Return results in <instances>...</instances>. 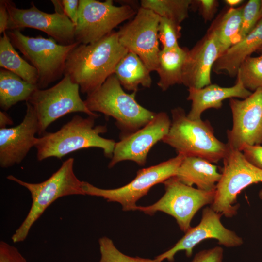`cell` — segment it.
Returning <instances> with one entry per match:
<instances>
[{
    "label": "cell",
    "mask_w": 262,
    "mask_h": 262,
    "mask_svg": "<svg viewBox=\"0 0 262 262\" xmlns=\"http://www.w3.org/2000/svg\"><path fill=\"white\" fill-rule=\"evenodd\" d=\"M129 51L113 31L100 40L79 44L68 55L64 75L77 84L82 93L88 95L100 87L114 74L119 60Z\"/></svg>",
    "instance_id": "1"
},
{
    "label": "cell",
    "mask_w": 262,
    "mask_h": 262,
    "mask_svg": "<svg viewBox=\"0 0 262 262\" xmlns=\"http://www.w3.org/2000/svg\"><path fill=\"white\" fill-rule=\"evenodd\" d=\"M96 118L75 115L57 131L46 132L36 138L34 147L38 161L52 157L62 159L74 151L90 147L101 148L107 157L111 158L116 142L100 135L107 131V127L95 126Z\"/></svg>",
    "instance_id": "2"
},
{
    "label": "cell",
    "mask_w": 262,
    "mask_h": 262,
    "mask_svg": "<svg viewBox=\"0 0 262 262\" xmlns=\"http://www.w3.org/2000/svg\"><path fill=\"white\" fill-rule=\"evenodd\" d=\"M171 124L162 141L178 154L203 158L213 164L223 159L229 147L215 136L208 121L189 118L180 107L171 110Z\"/></svg>",
    "instance_id": "3"
},
{
    "label": "cell",
    "mask_w": 262,
    "mask_h": 262,
    "mask_svg": "<svg viewBox=\"0 0 262 262\" xmlns=\"http://www.w3.org/2000/svg\"><path fill=\"white\" fill-rule=\"evenodd\" d=\"M136 93H126L113 74L100 87L87 95L84 102L90 111L115 119L123 137L144 127L156 115L137 102Z\"/></svg>",
    "instance_id": "4"
},
{
    "label": "cell",
    "mask_w": 262,
    "mask_h": 262,
    "mask_svg": "<svg viewBox=\"0 0 262 262\" xmlns=\"http://www.w3.org/2000/svg\"><path fill=\"white\" fill-rule=\"evenodd\" d=\"M74 161L73 158L67 159L49 178L40 183L27 182L12 175L6 177L27 189L32 200L26 217L11 237L14 243L24 241L34 223L59 198L69 195H85L82 189V181L74 173Z\"/></svg>",
    "instance_id": "5"
},
{
    "label": "cell",
    "mask_w": 262,
    "mask_h": 262,
    "mask_svg": "<svg viewBox=\"0 0 262 262\" xmlns=\"http://www.w3.org/2000/svg\"><path fill=\"white\" fill-rule=\"evenodd\" d=\"M7 34L13 46L18 49L36 69L38 89H44L64 74L66 59L80 43L64 45L49 37L24 35L20 30H10Z\"/></svg>",
    "instance_id": "6"
},
{
    "label": "cell",
    "mask_w": 262,
    "mask_h": 262,
    "mask_svg": "<svg viewBox=\"0 0 262 262\" xmlns=\"http://www.w3.org/2000/svg\"><path fill=\"white\" fill-rule=\"evenodd\" d=\"M222 160L221 178L210 207L225 217L232 218L240 206L238 195L250 185L262 182V170L249 163L242 151L229 147Z\"/></svg>",
    "instance_id": "7"
},
{
    "label": "cell",
    "mask_w": 262,
    "mask_h": 262,
    "mask_svg": "<svg viewBox=\"0 0 262 262\" xmlns=\"http://www.w3.org/2000/svg\"><path fill=\"white\" fill-rule=\"evenodd\" d=\"M79 85L67 76L52 87L37 89L26 101L33 107L38 122L39 135L60 117L71 113L82 112L95 117L98 114L90 111L81 98Z\"/></svg>",
    "instance_id": "8"
},
{
    "label": "cell",
    "mask_w": 262,
    "mask_h": 262,
    "mask_svg": "<svg viewBox=\"0 0 262 262\" xmlns=\"http://www.w3.org/2000/svg\"><path fill=\"white\" fill-rule=\"evenodd\" d=\"M165 193L153 204L137 206L136 210L152 215L162 212L172 217L181 231L186 232L191 227V222L196 213L202 207L211 205L215 190L206 191L188 186L172 176L163 183Z\"/></svg>",
    "instance_id": "9"
},
{
    "label": "cell",
    "mask_w": 262,
    "mask_h": 262,
    "mask_svg": "<svg viewBox=\"0 0 262 262\" xmlns=\"http://www.w3.org/2000/svg\"><path fill=\"white\" fill-rule=\"evenodd\" d=\"M184 157L178 154L158 164L141 169L137 171L132 181L118 188L101 189L83 181L82 189L85 195L102 197L108 202L119 203L124 211L136 210V202L147 195L152 187L163 183L176 175Z\"/></svg>",
    "instance_id": "10"
},
{
    "label": "cell",
    "mask_w": 262,
    "mask_h": 262,
    "mask_svg": "<svg viewBox=\"0 0 262 262\" xmlns=\"http://www.w3.org/2000/svg\"><path fill=\"white\" fill-rule=\"evenodd\" d=\"M137 12L129 4L115 6L112 0H80L75 40L82 44L95 42L123 22L133 17Z\"/></svg>",
    "instance_id": "11"
},
{
    "label": "cell",
    "mask_w": 262,
    "mask_h": 262,
    "mask_svg": "<svg viewBox=\"0 0 262 262\" xmlns=\"http://www.w3.org/2000/svg\"><path fill=\"white\" fill-rule=\"evenodd\" d=\"M160 16L140 7L133 18L117 32L119 41L137 54L149 70L156 71L161 51L158 36Z\"/></svg>",
    "instance_id": "12"
},
{
    "label": "cell",
    "mask_w": 262,
    "mask_h": 262,
    "mask_svg": "<svg viewBox=\"0 0 262 262\" xmlns=\"http://www.w3.org/2000/svg\"><path fill=\"white\" fill-rule=\"evenodd\" d=\"M233 124L227 131L228 146L242 151L245 145L262 144V88L247 98L229 99Z\"/></svg>",
    "instance_id": "13"
},
{
    "label": "cell",
    "mask_w": 262,
    "mask_h": 262,
    "mask_svg": "<svg viewBox=\"0 0 262 262\" xmlns=\"http://www.w3.org/2000/svg\"><path fill=\"white\" fill-rule=\"evenodd\" d=\"M222 216L211 207L204 208L200 222L191 227L173 247L155 258L161 262L167 260L173 262L176 254L180 251H184L186 256L190 257L197 245L210 239H215L219 245L228 248L242 245L243 238L223 225L221 221Z\"/></svg>",
    "instance_id": "14"
},
{
    "label": "cell",
    "mask_w": 262,
    "mask_h": 262,
    "mask_svg": "<svg viewBox=\"0 0 262 262\" xmlns=\"http://www.w3.org/2000/svg\"><path fill=\"white\" fill-rule=\"evenodd\" d=\"M9 19L7 30L30 28L47 33L57 43L69 45L76 41L75 25L64 13H48L38 9L33 2L28 9L17 8L11 0H4Z\"/></svg>",
    "instance_id": "15"
},
{
    "label": "cell",
    "mask_w": 262,
    "mask_h": 262,
    "mask_svg": "<svg viewBox=\"0 0 262 262\" xmlns=\"http://www.w3.org/2000/svg\"><path fill=\"white\" fill-rule=\"evenodd\" d=\"M171 124L166 113H156L154 118L144 127L116 142L108 167L112 168L125 160L144 165L149 150L158 141H162L168 132Z\"/></svg>",
    "instance_id": "16"
},
{
    "label": "cell",
    "mask_w": 262,
    "mask_h": 262,
    "mask_svg": "<svg viewBox=\"0 0 262 262\" xmlns=\"http://www.w3.org/2000/svg\"><path fill=\"white\" fill-rule=\"evenodd\" d=\"M22 121L11 128L0 129V166L5 168L20 163L34 147L38 122L32 106L26 102Z\"/></svg>",
    "instance_id": "17"
},
{
    "label": "cell",
    "mask_w": 262,
    "mask_h": 262,
    "mask_svg": "<svg viewBox=\"0 0 262 262\" xmlns=\"http://www.w3.org/2000/svg\"><path fill=\"white\" fill-rule=\"evenodd\" d=\"M220 55L215 36L209 28L205 35L189 50L183 69L182 84L188 88H201L212 84L211 71Z\"/></svg>",
    "instance_id": "18"
},
{
    "label": "cell",
    "mask_w": 262,
    "mask_h": 262,
    "mask_svg": "<svg viewBox=\"0 0 262 262\" xmlns=\"http://www.w3.org/2000/svg\"><path fill=\"white\" fill-rule=\"evenodd\" d=\"M188 91L187 99L191 101L192 104L187 115L192 120L201 119L202 114L208 109L221 108L223 101L225 99H245L252 93L245 88L241 80L237 77L236 83L231 87H221L212 83L201 88H189Z\"/></svg>",
    "instance_id": "19"
},
{
    "label": "cell",
    "mask_w": 262,
    "mask_h": 262,
    "mask_svg": "<svg viewBox=\"0 0 262 262\" xmlns=\"http://www.w3.org/2000/svg\"><path fill=\"white\" fill-rule=\"evenodd\" d=\"M262 47V18L244 38L232 45L214 63L212 70L217 74L237 76L238 69L247 57Z\"/></svg>",
    "instance_id": "20"
},
{
    "label": "cell",
    "mask_w": 262,
    "mask_h": 262,
    "mask_svg": "<svg viewBox=\"0 0 262 262\" xmlns=\"http://www.w3.org/2000/svg\"><path fill=\"white\" fill-rule=\"evenodd\" d=\"M175 176L184 184L206 191L215 190L216 185L221 178V173L217 167L203 158L184 157L178 168Z\"/></svg>",
    "instance_id": "21"
},
{
    "label": "cell",
    "mask_w": 262,
    "mask_h": 262,
    "mask_svg": "<svg viewBox=\"0 0 262 262\" xmlns=\"http://www.w3.org/2000/svg\"><path fill=\"white\" fill-rule=\"evenodd\" d=\"M150 72L137 54L129 51L116 65L114 74L125 89L137 92L139 85L151 87Z\"/></svg>",
    "instance_id": "22"
},
{
    "label": "cell",
    "mask_w": 262,
    "mask_h": 262,
    "mask_svg": "<svg viewBox=\"0 0 262 262\" xmlns=\"http://www.w3.org/2000/svg\"><path fill=\"white\" fill-rule=\"evenodd\" d=\"M189 50L180 46L170 49H161L156 71L159 77L157 85L162 91L175 84H182L183 69Z\"/></svg>",
    "instance_id": "23"
},
{
    "label": "cell",
    "mask_w": 262,
    "mask_h": 262,
    "mask_svg": "<svg viewBox=\"0 0 262 262\" xmlns=\"http://www.w3.org/2000/svg\"><path fill=\"white\" fill-rule=\"evenodd\" d=\"M38 89L17 75L3 68L0 70V106L7 111L19 101H27Z\"/></svg>",
    "instance_id": "24"
},
{
    "label": "cell",
    "mask_w": 262,
    "mask_h": 262,
    "mask_svg": "<svg viewBox=\"0 0 262 262\" xmlns=\"http://www.w3.org/2000/svg\"><path fill=\"white\" fill-rule=\"evenodd\" d=\"M242 8V6L229 7L210 27L215 36L220 55L238 41L241 27Z\"/></svg>",
    "instance_id": "25"
},
{
    "label": "cell",
    "mask_w": 262,
    "mask_h": 262,
    "mask_svg": "<svg viewBox=\"0 0 262 262\" xmlns=\"http://www.w3.org/2000/svg\"><path fill=\"white\" fill-rule=\"evenodd\" d=\"M0 66L37 86L38 75L36 69L18 54L6 32L0 37Z\"/></svg>",
    "instance_id": "26"
},
{
    "label": "cell",
    "mask_w": 262,
    "mask_h": 262,
    "mask_svg": "<svg viewBox=\"0 0 262 262\" xmlns=\"http://www.w3.org/2000/svg\"><path fill=\"white\" fill-rule=\"evenodd\" d=\"M191 3L192 0H142L140 7L181 24L188 17Z\"/></svg>",
    "instance_id": "27"
},
{
    "label": "cell",
    "mask_w": 262,
    "mask_h": 262,
    "mask_svg": "<svg viewBox=\"0 0 262 262\" xmlns=\"http://www.w3.org/2000/svg\"><path fill=\"white\" fill-rule=\"evenodd\" d=\"M250 91L262 88V54L249 56L241 65L236 76Z\"/></svg>",
    "instance_id": "28"
},
{
    "label": "cell",
    "mask_w": 262,
    "mask_h": 262,
    "mask_svg": "<svg viewBox=\"0 0 262 262\" xmlns=\"http://www.w3.org/2000/svg\"><path fill=\"white\" fill-rule=\"evenodd\" d=\"M98 243L101 254L99 262H162L156 258L149 259L126 255L118 250L112 240L106 236L100 238Z\"/></svg>",
    "instance_id": "29"
},
{
    "label": "cell",
    "mask_w": 262,
    "mask_h": 262,
    "mask_svg": "<svg viewBox=\"0 0 262 262\" xmlns=\"http://www.w3.org/2000/svg\"><path fill=\"white\" fill-rule=\"evenodd\" d=\"M181 26L172 20L160 17L158 28L159 41L162 49H170L179 47L178 40L181 37Z\"/></svg>",
    "instance_id": "30"
},
{
    "label": "cell",
    "mask_w": 262,
    "mask_h": 262,
    "mask_svg": "<svg viewBox=\"0 0 262 262\" xmlns=\"http://www.w3.org/2000/svg\"><path fill=\"white\" fill-rule=\"evenodd\" d=\"M260 7L259 0H249L242 6L241 27L238 41L247 35L259 21Z\"/></svg>",
    "instance_id": "31"
},
{
    "label": "cell",
    "mask_w": 262,
    "mask_h": 262,
    "mask_svg": "<svg viewBox=\"0 0 262 262\" xmlns=\"http://www.w3.org/2000/svg\"><path fill=\"white\" fill-rule=\"evenodd\" d=\"M219 6L216 0H192L190 8L197 10L205 22L214 17Z\"/></svg>",
    "instance_id": "32"
},
{
    "label": "cell",
    "mask_w": 262,
    "mask_h": 262,
    "mask_svg": "<svg viewBox=\"0 0 262 262\" xmlns=\"http://www.w3.org/2000/svg\"><path fill=\"white\" fill-rule=\"evenodd\" d=\"M0 262H27V261L17 248L3 241H1Z\"/></svg>",
    "instance_id": "33"
},
{
    "label": "cell",
    "mask_w": 262,
    "mask_h": 262,
    "mask_svg": "<svg viewBox=\"0 0 262 262\" xmlns=\"http://www.w3.org/2000/svg\"><path fill=\"white\" fill-rule=\"evenodd\" d=\"M224 250L219 246L204 249L196 254L191 262H222Z\"/></svg>",
    "instance_id": "34"
},
{
    "label": "cell",
    "mask_w": 262,
    "mask_h": 262,
    "mask_svg": "<svg viewBox=\"0 0 262 262\" xmlns=\"http://www.w3.org/2000/svg\"><path fill=\"white\" fill-rule=\"evenodd\" d=\"M241 151L249 163L262 170V146L245 145Z\"/></svg>",
    "instance_id": "35"
},
{
    "label": "cell",
    "mask_w": 262,
    "mask_h": 262,
    "mask_svg": "<svg viewBox=\"0 0 262 262\" xmlns=\"http://www.w3.org/2000/svg\"><path fill=\"white\" fill-rule=\"evenodd\" d=\"M78 0H62V4L64 14L75 25L78 19Z\"/></svg>",
    "instance_id": "36"
},
{
    "label": "cell",
    "mask_w": 262,
    "mask_h": 262,
    "mask_svg": "<svg viewBox=\"0 0 262 262\" xmlns=\"http://www.w3.org/2000/svg\"><path fill=\"white\" fill-rule=\"evenodd\" d=\"M9 15L4 0L0 1V33L3 34L7 30Z\"/></svg>",
    "instance_id": "37"
},
{
    "label": "cell",
    "mask_w": 262,
    "mask_h": 262,
    "mask_svg": "<svg viewBox=\"0 0 262 262\" xmlns=\"http://www.w3.org/2000/svg\"><path fill=\"white\" fill-rule=\"evenodd\" d=\"M13 124L9 116L4 112L0 111V128H6L7 125Z\"/></svg>",
    "instance_id": "38"
},
{
    "label": "cell",
    "mask_w": 262,
    "mask_h": 262,
    "mask_svg": "<svg viewBox=\"0 0 262 262\" xmlns=\"http://www.w3.org/2000/svg\"><path fill=\"white\" fill-rule=\"evenodd\" d=\"M51 2L53 4L55 8V12L59 13H64L63 9L62 0H52Z\"/></svg>",
    "instance_id": "39"
},
{
    "label": "cell",
    "mask_w": 262,
    "mask_h": 262,
    "mask_svg": "<svg viewBox=\"0 0 262 262\" xmlns=\"http://www.w3.org/2000/svg\"><path fill=\"white\" fill-rule=\"evenodd\" d=\"M225 3L229 8H235V7L240 5L244 2L243 0H225Z\"/></svg>",
    "instance_id": "40"
},
{
    "label": "cell",
    "mask_w": 262,
    "mask_h": 262,
    "mask_svg": "<svg viewBox=\"0 0 262 262\" xmlns=\"http://www.w3.org/2000/svg\"><path fill=\"white\" fill-rule=\"evenodd\" d=\"M260 19L262 18V0H260V14H259Z\"/></svg>",
    "instance_id": "41"
},
{
    "label": "cell",
    "mask_w": 262,
    "mask_h": 262,
    "mask_svg": "<svg viewBox=\"0 0 262 262\" xmlns=\"http://www.w3.org/2000/svg\"><path fill=\"white\" fill-rule=\"evenodd\" d=\"M258 195L260 199L262 200V188L260 190Z\"/></svg>",
    "instance_id": "42"
},
{
    "label": "cell",
    "mask_w": 262,
    "mask_h": 262,
    "mask_svg": "<svg viewBox=\"0 0 262 262\" xmlns=\"http://www.w3.org/2000/svg\"><path fill=\"white\" fill-rule=\"evenodd\" d=\"M259 50H260L261 52H262V47L259 49Z\"/></svg>",
    "instance_id": "43"
}]
</instances>
